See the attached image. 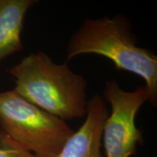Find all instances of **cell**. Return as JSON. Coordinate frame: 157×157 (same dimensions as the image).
I'll return each instance as SVG.
<instances>
[{
	"label": "cell",
	"mask_w": 157,
	"mask_h": 157,
	"mask_svg": "<svg viewBox=\"0 0 157 157\" xmlns=\"http://www.w3.org/2000/svg\"><path fill=\"white\" fill-rule=\"evenodd\" d=\"M95 54L105 57L116 69L132 73L145 81L148 102L157 103V56L150 49L141 48L124 15L86 19L68 41L66 63L76 57Z\"/></svg>",
	"instance_id": "1"
},
{
	"label": "cell",
	"mask_w": 157,
	"mask_h": 157,
	"mask_svg": "<svg viewBox=\"0 0 157 157\" xmlns=\"http://www.w3.org/2000/svg\"><path fill=\"white\" fill-rule=\"evenodd\" d=\"M14 89L27 101L65 121L86 116L87 82L67 63H57L39 51L10 68Z\"/></svg>",
	"instance_id": "2"
},
{
	"label": "cell",
	"mask_w": 157,
	"mask_h": 157,
	"mask_svg": "<svg viewBox=\"0 0 157 157\" xmlns=\"http://www.w3.org/2000/svg\"><path fill=\"white\" fill-rule=\"evenodd\" d=\"M0 129L38 157H58L74 131L15 89L0 92Z\"/></svg>",
	"instance_id": "3"
},
{
	"label": "cell",
	"mask_w": 157,
	"mask_h": 157,
	"mask_svg": "<svg viewBox=\"0 0 157 157\" xmlns=\"http://www.w3.org/2000/svg\"><path fill=\"white\" fill-rule=\"evenodd\" d=\"M102 96L111 109L103 129L105 157H130L143 142L142 131L135 124V118L140 108L148 101L146 86L127 91L116 80H109Z\"/></svg>",
	"instance_id": "4"
},
{
	"label": "cell",
	"mask_w": 157,
	"mask_h": 157,
	"mask_svg": "<svg viewBox=\"0 0 157 157\" xmlns=\"http://www.w3.org/2000/svg\"><path fill=\"white\" fill-rule=\"evenodd\" d=\"M108 116L103 96L95 94L88 101L84 123L66 140L58 157H104L101 152L102 137Z\"/></svg>",
	"instance_id": "5"
},
{
	"label": "cell",
	"mask_w": 157,
	"mask_h": 157,
	"mask_svg": "<svg viewBox=\"0 0 157 157\" xmlns=\"http://www.w3.org/2000/svg\"><path fill=\"white\" fill-rule=\"evenodd\" d=\"M36 0H0V63L23 49L21 33L29 10Z\"/></svg>",
	"instance_id": "6"
},
{
	"label": "cell",
	"mask_w": 157,
	"mask_h": 157,
	"mask_svg": "<svg viewBox=\"0 0 157 157\" xmlns=\"http://www.w3.org/2000/svg\"><path fill=\"white\" fill-rule=\"evenodd\" d=\"M0 157H38L0 129Z\"/></svg>",
	"instance_id": "7"
}]
</instances>
